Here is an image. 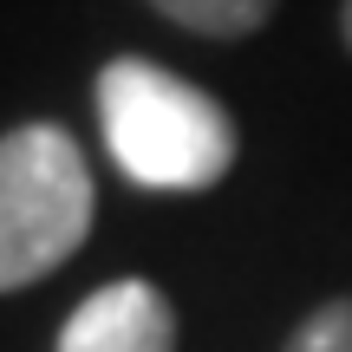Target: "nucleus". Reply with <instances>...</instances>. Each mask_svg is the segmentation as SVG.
Masks as SVG:
<instances>
[{
	"label": "nucleus",
	"mask_w": 352,
	"mask_h": 352,
	"mask_svg": "<svg viewBox=\"0 0 352 352\" xmlns=\"http://www.w3.org/2000/svg\"><path fill=\"white\" fill-rule=\"evenodd\" d=\"M176 307L157 280L124 274L91 287L85 300L65 314L59 346L52 352H176Z\"/></svg>",
	"instance_id": "nucleus-3"
},
{
	"label": "nucleus",
	"mask_w": 352,
	"mask_h": 352,
	"mask_svg": "<svg viewBox=\"0 0 352 352\" xmlns=\"http://www.w3.org/2000/svg\"><path fill=\"white\" fill-rule=\"evenodd\" d=\"M91 104L111 164L151 196H202L241 157V124L228 104L157 59H104Z\"/></svg>",
	"instance_id": "nucleus-1"
},
{
	"label": "nucleus",
	"mask_w": 352,
	"mask_h": 352,
	"mask_svg": "<svg viewBox=\"0 0 352 352\" xmlns=\"http://www.w3.org/2000/svg\"><path fill=\"white\" fill-rule=\"evenodd\" d=\"M340 39H346V52H352V0H340Z\"/></svg>",
	"instance_id": "nucleus-6"
},
{
	"label": "nucleus",
	"mask_w": 352,
	"mask_h": 352,
	"mask_svg": "<svg viewBox=\"0 0 352 352\" xmlns=\"http://www.w3.org/2000/svg\"><path fill=\"white\" fill-rule=\"evenodd\" d=\"M98 183L78 138L52 118H26L0 138V287L26 294L59 274L91 235Z\"/></svg>",
	"instance_id": "nucleus-2"
},
{
	"label": "nucleus",
	"mask_w": 352,
	"mask_h": 352,
	"mask_svg": "<svg viewBox=\"0 0 352 352\" xmlns=\"http://www.w3.org/2000/svg\"><path fill=\"white\" fill-rule=\"evenodd\" d=\"M280 352H352V294L320 300L314 314L287 333V346H280Z\"/></svg>",
	"instance_id": "nucleus-5"
},
{
	"label": "nucleus",
	"mask_w": 352,
	"mask_h": 352,
	"mask_svg": "<svg viewBox=\"0 0 352 352\" xmlns=\"http://www.w3.org/2000/svg\"><path fill=\"white\" fill-rule=\"evenodd\" d=\"M144 7L196 39H254L280 0H144Z\"/></svg>",
	"instance_id": "nucleus-4"
}]
</instances>
